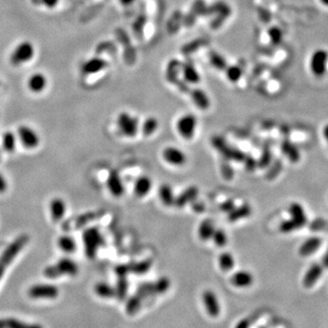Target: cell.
Here are the masks:
<instances>
[{
	"label": "cell",
	"mask_w": 328,
	"mask_h": 328,
	"mask_svg": "<svg viewBox=\"0 0 328 328\" xmlns=\"http://www.w3.org/2000/svg\"><path fill=\"white\" fill-rule=\"evenodd\" d=\"M186 72H187L186 73L187 78L190 80L189 81H190V82H198L199 81H198V74H196L195 71L191 69V68L188 69Z\"/></svg>",
	"instance_id": "cell-49"
},
{
	"label": "cell",
	"mask_w": 328,
	"mask_h": 328,
	"mask_svg": "<svg viewBox=\"0 0 328 328\" xmlns=\"http://www.w3.org/2000/svg\"><path fill=\"white\" fill-rule=\"evenodd\" d=\"M142 299L145 297H149L151 295H155V292H154V287H153V282H144L141 283L138 289H137V293Z\"/></svg>",
	"instance_id": "cell-37"
},
{
	"label": "cell",
	"mask_w": 328,
	"mask_h": 328,
	"mask_svg": "<svg viewBox=\"0 0 328 328\" xmlns=\"http://www.w3.org/2000/svg\"><path fill=\"white\" fill-rule=\"evenodd\" d=\"M17 137L18 141L22 144L24 148L28 150H34L41 143V137L33 128L21 125L17 129Z\"/></svg>",
	"instance_id": "cell-6"
},
{
	"label": "cell",
	"mask_w": 328,
	"mask_h": 328,
	"mask_svg": "<svg viewBox=\"0 0 328 328\" xmlns=\"http://www.w3.org/2000/svg\"><path fill=\"white\" fill-rule=\"evenodd\" d=\"M219 265L224 272H229L234 266V259L230 253H221L219 256Z\"/></svg>",
	"instance_id": "cell-34"
},
{
	"label": "cell",
	"mask_w": 328,
	"mask_h": 328,
	"mask_svg": "<svg viewBox=\"0 0 328 328\" xmlns=\"http://www.w3.org/2000/svg\"><path fill=\"white\" fill-rule=\"evenodd\" d=\"M212 144L213 147L218 150L222 155L227 160H233L237 162H242L245 159V154L242 150L235 148H232L224 139L219 136H215L212 139Z\"/></svg>",
	"instance_id": "cell-5"
},
{
	"label": "cell",
	"mask_w": 328,
	"mask_h": 328,
	"mask_svg": "<svg viewBox=\"0 0 328 328\" xmlns=\"http://www.w3.org/2000/svg\"><path fill=\"white\" fill-rule=\"evenodd\" d=\"M221 172H222L223 176H224L226 180H231V179H233V177H234V170L232 169V167H231L228 163H224V164L221 165Z\"/></svg>",
	"instance_id": "cell-43"
},
{
	"label": "cell",
	"mask_w": 328,
	"mask_h": 328,
	"mask_svg": "<svg viewBox=\"0 0 328 328\" xmlns=\"http://www.w3.org/2000/svg\"><path fill=\"white\" fill-rule=\"evenodd\" d=\"M171 286L170 279L166 277L159 278L156 282H153V287L155 294H163L167 292Z\"/></svg>",
	"instance_id": "cell-35"
},
{
	"label": "cell",
	"mask_w": 328,
	"mask_h": 328,
	"mask_svg": "<svg viewBox=\"0 0 328 328\" xmlns=\"http://www.w3.org/2000/svg\"><path fill=\"white\" fill-rule=\"evenodd\" d=\"M202 298L208 315L213 318L219 317L221 313V305L215 293L212 290H205L202 293Z\"/></svg>",
	"instance_id": "cell-11"
},
{
	"label": "cell",
	"mask_w": 328,
	"mask_h": 328,
	"mask_svg": "<svg viewBox=\"0 0 328 328\" xmlns=\"http://www.w3.org/2000/svg\"><path fill=\"white\" fill-rule=\"evenodd\" d=\"M212 238L213 239L214 243L219 247H223L227 243V235H226L225 231H223L222 229L214 230Z\"/></svg>",
	"instance_id": "cell-39"
},
{
	"label": "cell",
	"mask_w": 328,
	"mask_h": 328,
	"mask_svg": "<svg viewBox=\"0 0 328 328\" xmlns=\"http://www.w3.org/2000/svg\"><path fill=\"white\" fill-rule=\"evenodd\" d=\"M251 213H252L251 206L247 203H244L239 207L234 208L232 212L228 213V221L231 223H234L241 219L248 217Z\"/></svg>",
	"instance_id": "cell-25"
},
{
	"label": "cell",
	"mask_w": 328,
	"mask_h": 328,
	"mask_svg": "<svg viewBox=\"0 0 328 328\" xmlns=\"http://www.w3.org/2000/svg\"><path fill=\"white\" fill-rule=\"evenodd\" d=\"M82 239L87 257L95 258L98 249L103 244V236L100 231L97 227H90L83 232Z\"/></svg>",
	"instance_id": "cell-3"
},
{
	"label": "cell",
	"mask_w": 328,
	"mask_h": 328,
	"mask_svg": "<svg viewBox=\"0 0 328 328\" xmlns=\"http://www.w3.org/2000/svg\"><path fill=\"white\" fill-rule=\"evenodd\" d=\"M323 133H324V137L326 138V140L328 141V124L327 126L324 128V131H323Z\"/></svg>",
	"instance_id": "cell-53"
},
{
	"label": "cell",
	"mask_w": 328,
	"mask_h": 328,
	"mask_svg": "<svg viewBox=\"0 0 328 328\" xmlns=\"http://www.w3.org/2000/svg\"><path fill=\"white\" fill-rule=\"evenodd\" d=\"M133 1V0H121L122 4H124V5H129V4H131Z\"/></svg>",
	"instance_id": "cell-54"
},
{
	"label": "cell",
	"mask_w": 328,
	"mask_h": 328,
	"mask_svg": "<svg viewBox=\"0 0 328 328\" xmlns=\"http://www.w3.org/2000/svg\"><path fill=\"white\" fill-rule=\"evenodd\" d=\"M192 209L195 211L196 213H202V211L204 210V205L201 202H197V204L194 203L192 205Z\"/></svg>",
	"instance_id": "cell-51"
},
{
	"label": "cell",
	"mask_w": 328,
	"mask_h": 328,
	"mask_svg": "<svg viewBox=\"0 0 328 328\" xmlns=\"http://www.w3.org/2000/svg\"><path fill=\"white\" fill-rule=\"evenodd\" d=\"M271 161H272V152H271L269 147L265 146L261 154L259 161H257L258 166L261 168L268 167L270 165Z\"/></svg>",
	"instance_id": "cell-40"
},
{
	"label": "cell",
	"mask_w": 328,
	"mask_h": 328,
	"mask_svg": "<svg viewBox=\"0 0 328 328\" xmlns=\"http://www.w3.org/2000/svg\"><path fill=\"white\" fill-rule=\"evenodd\" d=\"M28 294L32 299L53 300L59 295V289L51 283H36L29 287Z\"/></svg>",
	"instance_id": "cell-4"
},
{
	"label": "cell",
	"mask_w": 328,
	"mask_h": 328,
	"mask_svg": "<svg viewBox=\"0 0 328 328\" xmlns=\"http://www.w3.org/2000/svg\"><path fill=\"white\" fill-rule=\"evenodd\" d=\"M323 266L328 268V247L327 252H326L325 255H324V258H323Z\"/></svg>",
	"instance_id": "cell-52"
},
{
	"label": "cell",
	"mask_w": 328,
	"mask_h": 328,
	"mask_svg": "<svg viewBox=\"0 0 328 328\" xmlns=\"http://www.w3.org/2000/svg\"><path fill=\"white\" fill-rule=\"evenodd\" d=\"M282 153L287 157L291 162L296 163L300 160V152L296 146L290 141L284 140L281 144Z\"/></svg>",
	"instance_id": "cell-23"
},
{
	"label": "cell",
	"mask_w": 328,
	"mask_h": 328,
	"mask_svg": "<svg viewBox=\"0 0 328 328\" xmlns=\"http://www.w3.org/2000/svg\"><path fill=\"white\" fill-rule=\"evenodd\" d=\"M320 2L322 3L323 5L328 6V0H320Z\"/></svg>",
	"instance_id": "cell-55"
},
{
	"label": "cell",
	"mask_w": 328,
	"mask_h": 328,
	"mask_svg": "<svg viewBox=\"0 0 328 328\" xmlns=\"http://www.w3.org/2000/svg\"><path fill=\"white\" fill-rule=\"evenodd\" d=\"M129 282L127 277H118V282L115 287V297L119 301H124L128 295Z\"/></svg>",
	"instance_id": "cell-32"
},
{
	"label": "cell",
	"mask_w": 328,
	"mask_h": 328,
	"mask_svg": "<svg viewBox=\"0 0 328 328\" xmlns=\"http://www.w3.org/2000/svg\"><path fill=\"white\" fill-rule=\"evenodd\" d=\"M328 53L325 49H317L312 54L310 69L313 75L321 78L328 70Z\"/></svg>",
	"instance_id": "cell-8"
},
{
	"label": "cell",
	"mask_w": 328,
	"mask_h": 328,
	"mask_svg": "<svg viewBox=\"0 0 328 328\" xmlns=\"http://www.w3.org/2000/svg\"><path fill=\"white\" fill-rule=\"evenodd\" d=\"M324 273L323 265L320 264H313L305 272L303 278V284L305 288H311L321 278Z\"/></svg>",
	"instance_id": "cell-13"
},
{
	"label": "cell",
	"mask_w": 328,
	"mask_h": 328,
	"mask_svg": "<svg viewBox=\"0 0 328 328\" xmlns=\"http://www.w3.org/2000/svg\"><path fill=\"white\" fill-rule=\"evenodd\" d=\"M157 128H158L157 120L154 118H150L144 121L143 125H142V133L144 135L149 136L155 132Z\"/></svg>",
	"instance_id": "cell-38"
},
{
	"label": "cell",
	"mask_w": 328,
	"mask_h": 328,
	"mask_svg": "<svg viewBox=\"0 0 328 328\" xmlns=\"http://www.w3.org/2000/svg\"><path fill=\"white\" fill-rule=\"evenodd\" d=\"M80 267L75 260L63 257L56 262V264L47 266L44 270V276L48 279H57L64 276L74 277L78 275Z\"/></svg>",
	"instance_id": "cell-2"
},
{
	"label": "cell",
	"mask_w": 328,
	"mask_h": 328,
	"mask_svg": "<svg viewBox=\"0 0 328 328\" xmlns=\"http://www.w3.org/2000/svg\"><path fill=\"white\" fill-rule=\"evenodd\" d=\"M235 328H250V321L248 319H242L236 325Z\"/></svg>",
	"instance_id": "cell-50"
},
{
	"label": "cell",
	"mask_w": 328,
	"mask_h": 328,
	"mask_svg": "<svg viewBox=\"0 0 328 328\" xmlns=\"http://www.w3.org/2000/svg\"><path fill=\"white\" fill-rule=\"evenodd\" d=\"M0 149H1V146H0Z\"/></svg>",
	"instance_id": "cell-56"
},
{
	"label": "cell",
	"mask_w": 328,
	"mask_h": 328,
	"mask_svg": "<svg viewBox=\"0 0 328 328\" xmlns=\"http://www.w3.org/2000/svg\"><path fill=\"white\" fill-rule=\"evenodd\" d=\"M279 228H280V231L282 233H283V234H288V233H291L293 231L298 229V227L296 226V225L294 224V222L291 219L282 222Z\"/></svg>",
	"instance_id": "cell-41"
},
{
	"label": "cell",
	"mask_w": 328,
	"mask_h": 328,
	"mask_svg": "<svg viewBox=\"0 0 328 328\" xmlns=\"http://www.w3.org/2000/svg\"><path fill=\"white\" fill-rule=\"evenodd\" d=\"M29 89L35 93H40L44 91L47 86V79L45 76L41 73H37L31 76L29 80Z\"/></svg>",
	"instance_id": "cell-24"
},
{
	"label": "cell",
	"mask_w": 328,
	"mask_h": 328,
	"mask_svg": "<svg viewBox=\"0 0 328 328\" xmlns=\"http://www.w3.org/2000/svg\"><path fill=\"white\" fill-rule=\"evenodd\" d=\"M231 282L236 287H249L253 284V277L247 271H238L231 278Z\"/></svg>",
	"instance_id": "cell-20"
},
{
	"label": "cell",
	"mask_w": 328,
	"mask_h": 328,
	"mask_svg": "<svg viewBox=\"0 0 328 328\" xmlns=\"http://www.w3.org/2000/svg\"><path fill=\"white\" fill-rule=\"evenodd\" d=\"M235 203L233 200H227L226 202H223L220 206V209L224 212V213H229L232 212L234 208H235Z\"/></svg>",
	"instance_id": "cell-47"
},
{
	"label": "cell",
	"mask_w": 328,
	"mask_h": 328,
	"mask_svg": "<svg viewBox=\"0 0 328 328\" xmlns=\"http://www.w3.org/2000/svg\"><path fill=\"white\" fill-rule=\"evenodd\" d=\"M95 294L101 298L109 299L115 297V288L107 282H98L94 286Z\"/></svg>",
	"instance_id": "cell-27"
},
{
	"label": "cell",
	"mask_w": 328,
	"mask_h": 328,
	"mask_svg": "<svg viewBox=\"0 0 328 328\" xmlns=\"http://www.w3.org/2000/svg\"><path fill=\"white\" fill-rule=\"evenodd\" d=\"M0 328H43L42 326L34 323L25 322L13 317L0 318Z\"/></svg>",
	"instance_id": "cell-18"
},
{
	"label": "cell",
	"mask_w": 328,
	"mask_h": 328,
	"mask_svg": "<svg viewBox=\"0 0 328 328\" xmlns=\"http://www.w3.org/2000/svg\"><path fill=\"white\" fill-rule=\"evenodd\" d=\"M57 244H58L59 250L67 254L75 253L77 248H78V244H77L75 239L69 234L59 236L58 241H57Z\"/></svg>",
	"instance_id": "cell-21"
},
{
	"label": "cell",
	"mask_w": 328,
	"mask_h": 328,
	"mask_svg": "<svg viewBox=\"0 0 328 328\" xmlns=\"http://www.w3.org/2000/svg\"><path fill=\"white\" fill-rule=\"evenodd\" d=\"M48 212L52 221L58 223L65 217L67 213V203L60 197H55L50 200L48 204Z\"/></svg>",
	"instance_id": "cell-12"
},
{
	"label": "cell",
	"mask_w": 328,
	"mask_h": 328,
	"mask_svg": "<svg viewBox=\"0 0 328 328\" xmlns=\"http://www.w3.org/2000/svg\"><path fill=\"white\" fill-rule=\"evenodd\" d=\"M35 5H44L48 8H53L57 6L59 0H31Z\"/></svg>",
	"instance_id": "cell-44"
},
{
	"label": "cell",
	"mask_w": 328,
	"mask_h": 328,
	"mask_svg": "<svg viewBox=\"0 0 328 328\" xmlns=\"http://www.w3.org/2000/svg\"><path fill=\"white\" fill-rule=\"evenodd\" d=\"M159 196L161 202L166 206L174 205V196L171 186L168 185H162L159 188Z\"/></svg>",
	"instance_id": "cell-30"
},
{
	"label": "cell",
	"mask_w": 328,
	"mask_h": 328,
	"mask_svg": "<svg viewBox=\"0 0 328 328\" xmlns=\"http://www.w3.org/2000/svg\"><path fill=\"white\" fill-rule=\"evenodd\" d=\"M151 189V181L147 176H141L136 181L134 185V191L139 197H143L150 192Z\"/></svg>",
	"instance_id": "cell-26"
},
{
	"label": "cell",
	"mask_w": 328,
	"mask_h": 328,
	"mask_svg": "<svg viewBox=\"0 0 328 328\" xmlns=\"http://www.w3.org/2000/svg\"><path fill=\"white\" fill-rule=\"evenodd\" d=\"M243 162L245 164L246 170L249 172H253L258 166V162L255 161L251 155H245V159H244Z\"/></svg>",
	"instance_id": "cell-42"
},
{
	"label": "cell",
	"mask_w": 328,
	"mask_h": 328,
	"mask_svg": "<svg viewBox=\"0 0 328 328\" xmlns=\"http://www.w3.org/2000/svg\"><path fill=\"white\" fill-rule=\"evenodd\" d=\"M196 124L197 121L195 117L192 114H187L179 119L177 122V130L184 138L190 140L193 137L195 133Z\"/></svg>",
	"instance_id": "cell-10"
},
{
	"label": "cell",
	"mask_w": 328,
	"mask_h": 328,
	"mask_svg": "<svg viewBox=\"0 0 328 328\" xmlns=\"http://www.w3.org/2000/svg\"><path fill=\"white\" fill-rule=\"evenodd\" d=\"M322 244V240L319 237H311L305 240V242L302 243V245L299 248V254L303 257H307L310 256L311 254L316 253L319 247Z\"/></svg>",
	"instance_id": "cell-19"
},
{
	"label": "cell",
	"mask_w": 328,
	"mask_h": 328,
	"mask_svg": "<svg viewBox=\"0 0 328 328\" xmlns=\"http://www.w3.org/2000/svg\"><path fill=\"white\" fill-rule=\"evenodd\" d=\"M192 98L194 100L196 105L202 109H207L209 107V99L205 93L200 92V91H195L192 93Z\"/></svg>",
	"instance_id": "cell-36"
},
{
	"label": "cell",
	"mask_w": 328,
	"mask_h": 328,
	"mask_svg": "<svg viewBox=\"0 0 328 328\" xmlns=\"http://www.w3.org/2000/svg\"><path fill=\"white\" fill-rule=\"evenodd\" d=\"M115 273L118 277H127L130 273V266L129 265H118L115 268Z\"/></svg>",
	"instance_id": "cell-46"
},
{
	"label": "cell",
	"mask_w": 328,
	"mask_h": 328,
	"mask_svg": "<svg viewBox=\"0 0 328 328\" xmlns=\"http://www.w3.org/2000/svg\"><path fill=\"white\" fill-rule=\"evenodd\" d=\"M151 265H152V263L150 260H144L139 263L129 264L130 273H133L135 275H143L149 272Z\"/></svg>",
	"instance_id": "cell-33"
},
{
	"label": "cell",
	"mask_w": 328,
	"mask_h": 328,
	"mask_svg": "<svg viewBox=\"0 0 328 328\" xmlns=\"http://www.w3.org/2000/svg\"><path fill=\"white\" fill-rule=\"evenodd\" d=\"M29 236L26 234L17 236L0 254V281L4 277L6 269L16 259L17 255L22 252L25 246L29 243Z\"/></svg>",
	"instance_id": "cell-1"
},
{
	"label": "cell",
	"mask_w": 328,
	"mask_h": 328,
	"mask_svg": "<svg viewBox=\"0 0 328 328\" xmlns=\"http://www.w3.org/2000/svg\"><path fill=\"white\" fill-rule=\"evenodd\" d=\"M107 187L109 192L117 198L121 197L124 193V186L122 185V181L116 171L110 172L107 179Z\"/></svg>",
	"instance_id": "cell-14"
},
{
	"label": "cell",
	"mask_w": 328,
	"mask_h": 328,
	"mask_svg": "<svg viewBox=\"0 0 328 328\" xmlns=\"http://www.w3.org/2000/svg\"><path fill=\"white\" fill-rule=\"evenodd\" d=\"M289 213L291 215V220L299 228L304 227L307 224V216L304 207L298 202L291 203L289 207Z\"/></svg>",
	"instance_id": "cell-15"
},
{
	"label": "cell",
	"mask_w": 328,
	"mask_h": 328,
	"mask_svg": "<svg viewBox=\"0 0 328 328\" xmlns=\"http://www.w3.org/2000/svg\"><path fill=\"white\" fill-rule=\"evenodd\" d=\"M34 54L35 48L32 43L24 41L14 49L10 57V61L14 66H19L31 60V58L34 57Z\"/></svg>",
	"instance_id": "cell-7"
},
{
	"label": "cell",
	"mask_w": 328,
	"mask_h": 328,
	"mask_svg": "<svg viewBox=\"0 0 328 328\" xmlns=\"http://www.w3.org/2000/svg\"><path fill=\"white\" fill-rule=\"evenodd\" d=\"M8 188V183L6 177L0 173V194L5 193Z\"/></svg>",
	"instance_id": "cell-48"
},
{
	"label": "cell",
	"mask_w": 328,
	"mask_h": 328,
	"mask_svg": "<svg viewBox=\"0 0 328 328\" xmlns=\"http://www.w3.org/2000/svg\"><path fill=\"white\" fill-rule=\"evenodd\" d=\"M198 193H199L198 188H196L194 186H190L189 188H187L185 191H183L174 200V205L178 208L185 207L188 203H191L195 201Z\"/></svg>",
	"instance_id": "cell-17"
},
{
	"label": "cell",
	"mask_w": 328,
	"mask_h": 328,
	"mask_svg": "<svg viewBox=\"0 0 328 328\" xmlns=\"http://www.w3.org/2000/svg\"><path fill=\"white\" fill-rule=\"evenodd\" d=\"M270 36L271 40L276 45H277L282 40V32L280 29H277V28L271 29Z\"/></svg>",
	"instance_id": "cell-45"
},
{
	"label": "cell",
	"mask_w": 328,
	"mask_h": 328,
	"mask_svg": "<svg viewBox=\"0 0 328 328\" xmlns=\"http://www.w3.org/2000/svg\"><path fill=\"white\" fill-rule=\"evenodd\" d=\"M17 135L10 131H7L2 135L1 148L8 153H12L17 149Z\"/></svg>",
	"instance_id": "cell-22"
},
{
	"label": "cell",
	"mask_w": 328,
	"mask_h": 328,
	"mask_svg": "<svg viewBox=\"0 0 328 328\" xmlns=\"http://www.w3.org/2000/svg\"><path fill=\"white\" fill-rule=\"evenodd\" d=\"M214 225L213 223L210 219H206L202 221L201 225L199 226V236L202 239V241H207L209 239L212 238L214 232Z\"/></svg>",
	"instance_id": "cell-29"
},
{
	"label": "cell",
	"mask_w": 328,
	"mask_h": 328,
	"mask_svg": "<svg viewBox=\"0 0 328 328\" xmlns=\"http://www.w3.org/2000/svg\"><path fill=\"white\" fill-rule=\"evenodd\" d=\"M106 66V62L99 58H93L88 60L83 66V72L85 74H93L99 70L103 69Z\"/></svg>",
	"instance_id": "cell-28"
},
{
	"label": "cell",
	"mask_w": 328,
	"mask_h": 328,
	"mask_svg": "<svg viewBox=\"0 0 328 328\" xmlns=\"http://www.w3.org/2000/svg\"><path fill=\"white\" fill-rule=\"evenodd\" d=\"M142 301L143 299L138 294H135L130 297L126 303L127 314L129 316H135L140 311Z\"/></svg>",
	"instance_id": "cell-31"
},
{
	"label": "cell",
	"mask_w": 328,
	"mask_h": 328,
	"mask_svg": "<svg viewBox=\"0 0 328 328\" xmlns=\"http://www.w3.org/2000/svg\"><path fill=\"white\" fill-rule=\"evenodd\" d=\"M118 127L126 137H134L138 132V121L129 113L122 112L118 117Z\"/></svg>",
	"instance_id": "cell-9"
},
{
	"label": "cell",
	"mask_w": 328,
	"mask_h": 328,
	"mask_svg": "<svg viewBox=\"0 0 328 328\" xmlns=\"http://www.w3.org/2000/svg\"><path fill=\"white\" fill-rule=\"evenodd\" d=\"M163 158L173 165H184L186 162V156L182 150L174 147H168L163 150Z\"/></svg>",
	"instance_id": "cell-16"
}]
</instances>
